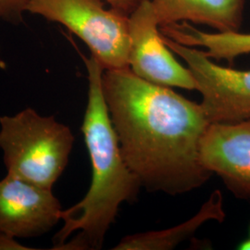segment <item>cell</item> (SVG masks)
Here are the masks:
<instances>
[{
	"instance_id": "1",
	"label": "cell",
	"mask_w": 250,
	"mask_h": 250,
	"mask_svg": "<svg viewBox=\"0 0 250 250\" xmlns=\"http://www.w3.org/2000/svg\"><path fill=\"white\" fill-rule=\"evenodd\" d=\"M102 91L123 156L142 187L176 196L210 178L200 158L210 124L201 104L129 67L104 70Z\"/></svg>"
},
{
	"instance_id": "2",
	"label": "cell",
	"mask_w": 250,
	"mask_h": 250,
	"mask_svg": "<svg viewBox=\"0 0 250 250\" xmlns=\"http://www.w3.org/2000/svg\"><path fill=\"white\" fill-rule=\"evenodd\" d=\"M87 71L88 100L82 132L89 153L92 182L85 197L62 210L63 226L54 250H97L124 202H134L142 187L127 165L110 121L102 91L103 67L83 56Z\"/></svg>"
},
{
	"instance_id": "3",
	"label": "cell",
	"mask_w": 250,
	"mask_h": 250,
	"mask_svg": "<svg viewBox=\"0 0 250 250\" xmlns=\"http://www.w3.org/2000/svg\"><path fill=\"white\" fill-rule=\"evenodd\" d=\"M73 143L68 126L33 108L0 117V148L9 176L52 189L68 164Z\"/></svg>"
},
{
	"instance_id": "4",
	"label": "cell",
	"mask_w": 250,
	"mask_h": 250,
	"mask_svg": "<svg viewBox=\"0 0 250 250\" xmlns=\"http://www.w3.org/2000/svg\"><path fill=\"white\" fill-rule=\"evenodd\" d=\"M27 12L66 27L104 70L129 67V16L101 0H29Z\"/></svg>"
},
{
	"instance_id": "5",
	"label": "cell",
	"mask_w": 250,
	"mask_h": 250,
	"mask_svg": "<svg viewBox=\"0 0 250 250\" xmlns=\"http://www.w3.org/2000/svg\"><path fill=\"white\" fill-rule=\"evenodd\" d=\"M162 35V34H161ZM164 43L178 55L192 72L201 105L210 124H232L250 120V70L224 67L197 47L179 44L162 35Z\"/></svg>"
},
{
	"instance_id": "6",
	"label": "cell",
	"mask_w": 250,
	"mask_h": 250,
	"mask_svg": "<svg viewBox=\"0 0 250 250\" xmlns=\"http://www.w3.org/2000/svg\"><path fill=\"white\" fill-rule=\"evenodd\" d=\"M129 68L138 77L162 86L197 90L192 72L164 43L150 0H143L129 15Z\"/></svg>"
},
{
	"instance_id": "7",
	"label": "cell",
	"mask_w": 250,
	"mask_h": 250,
	"mask_svg": "<svg viewBox=\"0 0 250 250\" xmlns=\"http://www.w3.org/2000/svg\"><path fill=\"white\" fill-rule=\"evenodd\" d=\"M62 208L52 189L7 175L0 181V231L35 237L62 220Z\"/></svg>"
},
{
	"instance_id": "8",
	"label": "cell",
	"mask_w": 250,
	"mask_h": 250,
	"mask_svg": "<svg viewBox=\"0 0 250 250\" xmlns=\"http://www.w3.org/2000/svg\"><path fill=\"white\" fill-rule=\"evenodd\" d=\"M200 158L235 197L250 201V120L209 124L201 140Z\"/></svg>"
},
{
	"instance_id": "9",
	"label": "cell",
	"mask_w": 250,
	"mask_h": 250,
	"mask_svg": "<svg viewBox=\"0 0 250 250\" xmlns=\"http://www.w3.org/2000/svg\"><path fill=\"white\" fill-rule=\"evenodd\" d=\"M160 27L188 22L216 32L239 31L246 0H150Z\"/></svg>"
},
{
	"instance_id": "10",
	"label": "cell",
	"mask_w": 250,
	"mask_h": 250,
	"mask_svg": "<svg viewBox=\"0 0 250 250\" xmlns=\"http://www.w3.org/2000/svg\"><path fill=\"white\" fill-rule=\"evenodd\" d=\"M224 198L220 190H215L197 214L187 222L162 231H150L127 235L115 250H170L190 238L197 229L208 221L224 222Z\"/></svg>"
},
{
	"instance_id": "11",
	"label": "cell",
	"mask_w": 250,
	"mask_h": 250,
	"mask_svg": "<svg viewBox=\"0 0 250 250\" xmlns=\"http://www.w3.org/2000/svg\"><path fill=\"white\" fill-rule=\"evenodd\" d=\"M161 33L182 45L203 47L206 56L211 60L232 64L238 57L250 54V34L239 31L208 33L200 31L188 22L160 27Z\"/></svg>"
},
{
	"instance_id": "12",
	"label": "cell",
	"mask_w": 250,
	"mask_h": 250,
	"mask_svg": "<svg viewBox=\"0 0 250 250\" xmlns=\"http://www.w3.org/2000/svg\"><path fill=\"white\" fill-rule=\"evenodd\" d=\"M29 0H0V21L17 23L27 12Z\"/></svg>"
},
{
	"instance_id": "13",
	"label": "cell",
	"mask_w": 250,
	"mask_h": 250,
	"mask_svg": "<svg viewBox=\"0 0 250 250\" xmlns=\"http://www.w3.org/2000/svg\"><path fill=\"white\" fill-rule=\"evenodd\" d=\"M107 3L109 8L129 16L143 0H101Z\"/></svg>"
},
{
	"instance_id": "14",
	"label": "cell",
	"mask_w": 250,
	"mask_h": 250,
	"mask_svg": "<svg viewBox=\"0 0 250 250\" xmlns=\"http://www.w3.org/2000/svg\"><path fill=\"white\" fill-rule=\"evenodd\" d=\"M15 237L7 232L0 231V250H28L30 248H24L18 241L14 239Z\"/></svg>"
},
{
	"instance_id": "15",
	"label": "cell",
	"mask_w": 250,
	"mask_h": 250,
	"mask_svg": "<svg viewBox=\"0 0 250 250\" xmlns=\"http://www.w3.org/2000/svg\"><path fill=\"white\" fill-rule=\"evenodd\" d=\"M238 249L241 250H250V237L249 239L242 242L241 244L239 245Z\"/></svg>"
}]
</instances>
